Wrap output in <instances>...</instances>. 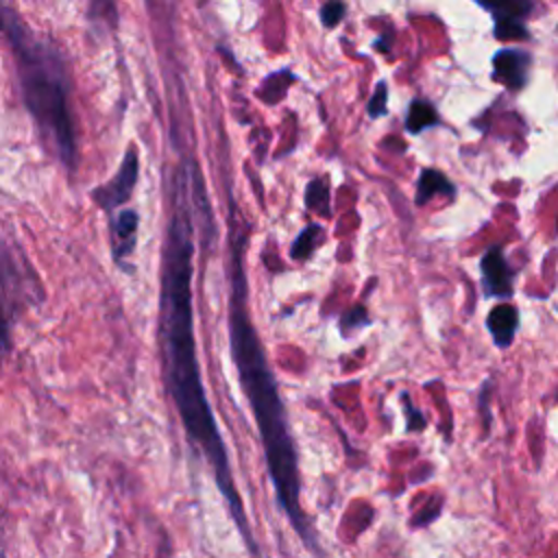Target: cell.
<instances>
[{
    "instance_id": "cell-1",
    "label": "cell",
    "mask_w": 558,
    "mask_h": 558,
    "mask_svg": "<svg viewBox=\"0 0 558 558\" xmlns=\"http://www.w3.org/2000/svg\"><path fill=\"white\" fill-rule=\"evenodd\" d=\"M190 177L179 172L174 177L172 214L163 246V279H161V342H163V373L166 386L174 399L187 438L207 458L216 484L229 506L235 527L253 556L259 558L242 497L238 493L229 453L220 436L216 414L209 405L201 381V366L196 357L194 310H192V272H194V216L190 201Z\"/></svg>"
},
{
    "instance_id": "cell-2",
    "label": "cell",
    "mask_w": 558,
    "mask_h": 558,
    "mask_svg": "<svg viewBox=\"0 0 558 558\" xmlns=\"http://www.w3.org/2000/svg\"><path fill=\"white\" fill-rule=\"evenodd\" d=\"M244 275L240 266V255L233 257V279H231V299H229V340L231 355L238 368L240 386L248 397L253 418L259 429L268 477L272 482L277 501L303 541L305 547L318 551L316 534L301 508V477H299V458L296 447L288 425V412L277 390V381L264 347L257 338L253 323L246 316L244 307Z\"/></svg>"
},
{
    "instance_id": "cell-3",
    "label": "cell",
    "mask_w": 558,
    "mask_h": 558,
    "mask_svg": "<svg viewBox=\"0 0 558 558\" xmlns=\"http://www.w3.org/2000/svg\"><path fill=\"white\" fill-rule=\"evenodd\" d=\"M0 31L13 48L24 105L44 137L68 166L76 159V131L70 109V83L61 52L37 37L9 7L0 4Z\"/></svg>"
},
{
    "instance_id": "cell-4",
    "label": "cell",
    "mask_w": 558,
    "mask_h": 558,
    "mask_svg": "<svg viewBox=\"0 0 558 558\" xmlns=\"http://www.w3.org/2000/svg\"><path fill=\"white\" fill-rule=\"evenodd\" d=\"M26 268L15 259L9 244L0 242V355L9 349V329L26 301Z\"/></svg>"
},
{
    "instance_id": "cell-5",
    "label": "cell",
    "mask_w": 558,
    "mask_h": 558,
    "mask_svg": "<svg viewBox=\"0 0 558 558\" xmlns=\"http://www.w3.org/2000/svg\"><path fill=\"white\" fill-rule=\"evenodd\" d=\"M484 11H488L495 20V37L497 39H530V28L525 26V17L534 11V2L530 0H501V2H477Z\"/></svg>"
},
{
    "instance_id": "cell-6",
    "label": "cell",
    "mask_w": 558,
    "mask_h": 558,
    "mask_svg": "<svg viewBox=\"0 0 558 558\" xmlns=\"http://www.w3.org/2000/svg\"><path fill=\"white\" fill-rule=\"evenodd\" d=\"M482 272V290L493 299H508L514 292V270L504 257L501 246H490L480 262Z\"/></svg>"
},
{
    "instance_id": "cell-7",
    "label": "cell",
    "mask_w": 558,
    "mask_h": 558,
    "mask_svg": "<svg viewBox=\"0 0 558 558\" xmlns=\"http://www.w3.org/2000/svg\"><path fill=\"white\" fill-rule=\"evenodd\" d=\"M532 68V54L521 48H501L493 57V78L519 92L525 87Z\"/></svg>"
},
{
    "instance_id": "cell-8",
    "label": "cell",
    "mask_w": 558,
    "mask_h": 558,
    "mask_svg": "<svg viewBox=\"0 0 558 558\" xmlns=\"http://www.w3.org/2000/svg\"><path fill=\"white\" fill-rule=\"evenodd\" d=\"M135 179H137V153L135 148H129L118 174L102 187L94 190V198L100 203V207L111 211L131 196Z\"/></svg>"
},
{
    "instance_id": "cell-9",
    "label": "cell",
    "mask_w": 558,
    "mask_h": 558,
    "mask_svg": "<svg viewBox=\"0 0 558 558\" xmlns=\"http://www.w3.org/2000/svg\"><path fill=\"white\" fill-rule=\"evenodd\" d=\"M111 233H113V257L118 264H122L135 248L137 214L133 209L118 211L111 222Z\"/></svg>"
},
{
    "instance_id": "cell-10",
    "label": "cell",
    "mask_w": 558,
    "mask_h": 558,
    "mask_svg": "<svg viewBox=\"0 0 558 558\" xmlns=\"http://www.w3.org/2000/svg\"><path fill=\"white\" fill-rule=\"evenodd\" d=\"M486 327L493 336V342L501 349H508L512 344L514 331L519 327V314L510 303L495 305L486 318Z\"/></svg>"
},
{
    "instance_id": "cell-11",
    "label": "cell",
    "mask_w": 558,
    "mask_h": 558,
    "mask_svg": "<svg viewBox=\"0 0 558 558\" xmlns=\"http://www.w3.org/2000/svg\"><path fill=\"white\" fill-rule=\"evenodd\" d=\"M436 194H447V196H456V185L440 172V170H432L425 168L418 174V183H416V205H425L429 198H434Z\"/></svg>"
},
{
    "instance_id": "cell-12",
    "label": "cell",
    "mask_w": 558,
    "mask_h": 558,
    "mask_svg": "<svg viewBox=\"0 0 558 558\" xmlns=\"http://www.w3.org/2000/svg\"><path fill=\"white\" fill-rule=\"evenodd\" d=\"M436 124H438V111L434 109V105L425 98H412L405 116V129L416 135Z\"/></svg>"
},
{
    "instance_id": "cell-13",
    "label": "cell",
    "mask_w": 558,
    "mask_h": 558,
    "mask_svg": "<svg viewBox=\"0 0 558 558\" xmlns=\"http://www.w3.org/2000/svg\"><path fill=\"white\" fill-rule=\"evenodd\" d=\"M386 100H388V85L386 81H379L371 100H368V116L379 118L386 113Z\"/></svg>"
},
{
    "instance_id": "cell-14",
    "label": "cell",
    "mask_w": 558,
    "mask_h": 558,
    "mask_svg": "<svg viewBox=\"0 0 558 558\" xmlns=\"http://www.w3.org/2000/svg\"><path fill=\"white\" fill-rule=\"evenodd\" d=\"M344 11H347V7H344L342 2H327V4L320 9V20H323L325 26L331 28V26H336V24L342 20Z\"/></svg>"
},
{
    "instance_id": "cell-15",
    "label": "cell",
    "mask_w": 558,
    "mask_h": 558,
    "mask_svg": "<svg viewBox=\"0 0 558 558\" xmlns=\"http://www.w3.org/2000/svg\"><path fill=\"white\" fill-rule=\"evenodd\" d=\"M403 408H405V416H408V425H405V427H408L410 432L423 429V427H425V418H423V414L412 405L408 392H403Z\"/></svg>"
}]
</instances>
